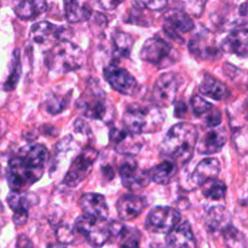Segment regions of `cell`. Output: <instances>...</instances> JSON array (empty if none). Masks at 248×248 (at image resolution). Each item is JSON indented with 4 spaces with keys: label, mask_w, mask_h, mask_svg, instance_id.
Here are the masks:
<instances>
[{
    "label": "cell",
    "mask_w": 248,
    "mask_h": 248,
    "mask_svg": "<svg viewBox=\"0 0 248 248\" xmlns=\"http://www.w3.org/2000/svg\"><path fill=\"white\" fill-rule=\"evenodd\" d=\"M135 2L138 7H142V9L161 11L167 6L169 0H135Z\"/></svg>",
    "instance_id": "cell-36"
},
{
    "label": "cell",
    "mask_w": 248,
    "mask_h": 248,
    "mask_svg": "<svg viewBox=\"0 0 248 248\" xmlns=\"http://www.w3.org/2000/svg\"><path fill=\"white\" fill-rule=\"evenodd\" d=\"M47 248H67V247H65V245L58 242V244H50L47 246Z\"/></svg>",
    "instance_id": "cell-44"
},
{
    "label": "cell",
    "mask_w": 248,
    "mask_h": 248,
    "mask_svg": "<svg viewBox=\"0 0 248 248\" xmlns=\"http://www.w3.org/2000/svg\"><path fill=\"white\" fill-rule=\"evenodd\" d=\"M104 78L116 92L132 96L137 90V80L126 69L116 64H110L104 69Z\"/></svg>",
    "instance_id": "cell-11"
},
{
    "label": "cell",
    "mask_w": 248,
    "mask_h": 248,
    "mask_svg": "<svg viewBox=\"0 0 248 248\" xmlns=\"http://www.w3.org/2000/svg\"><path fill=\"white\" fill-rule=\"evenodd\" d=\"M5 224H6V217H5V210H4V206H2L1 201H0V229H2Z\"/></svg>",
    "instance_id": "cell-43"
},
{
    "label": "cell",
    "mask_w": 248,
    "mask_h": 248,
    "mask_svg": "<svg viewBox=\"0 0 248 248\" xmlns=\"http://www.w3.org/2000/svg\"><path fill=\"white\" fill-rule=\"evenodd\" d=\"M227 143V135L222 130H211L206 132L198 143V152L202 155H212L219 153Z\"/></svg>",
    "instance_id": "cell-21"
},
{
    "label": "cell",
    "mask_w": 248,
    "mask_h": 248,
    "mask_svg": "<svg viewBox=\"0 0 248 248\" xmlns=\"http://www.w3.org/2000/svg\"><path fill=\"white\" fill-rule=\"evenodd\" d=\"M177 172V165L174 161H164L149 171L150 181L157 184H167Z\"/></svg>",
    "instance_id": "cell-28"
},
{
    "label": "cell",
    "mask_w": 248,
    "mask_h": 248,
    "mask_svg": "<svg viewBox=\"0 0 248 248\" xmlns=\"http://www.w3.org/2000/svg\"><path fill=\"white\" fill-rule=\"evenodd\" d=\"M47 10L46 0H21L15 7V14L21 19H34Z\"/></svg>",
    "instance_id": "cell-24"
},
{
    "label": "cell",
    "mask_w": 248,
    "mask_h": 248,
    "mask_svg": "<svg viewBox=\"0 0 248 248\" xmlns=\"http://www.w3.org/2000/svg\"><path fill=\"white\" fill-rule=\"evenodd\" d=\"M118 239L120 240L119 248H140V234L137 229L124 227Z\"/></svg>",
    "instance_id": "cell-32"
},
{
    "label": "cell",
    "mask_w": 248,
    "mask_h": 248,
    "mask_svg": "<svg viewBox=\"0 0 248 248\" xmlns=\"http://www.w3.org/2000/svg\"><path fill=\"white\" fill-rule=\"evenodd\" d=\"M120 178L123 186L130 190H138L148 186L150 181L149 172L138 169L136 162L126 161L120 166Z\"/></svg>",
    "instance_id": "cell-14"
},
{
    "label": "cell",
    "mask_w": 248,
    "mask_h": 248,
    "mask_svg": "<svg viewBox=\"0 0 248 248\" xmlns=\"http://www.w3.org/2000/svg\"><path fill=\"white\" fill-rule=\"evenodd\" d=\"M174 55L176 52L172 46L157 36L148 39L140 50V58L143 61L157 65L159 68L169 67V64L173 63L176 61L173 58Z\"/></svg>",
    "instance_id": "cell-7"
},
{
    "label": "cell",
    "mask_w": 248,
    "mask_h": 248,
    "mask_svg": "<svg viewBox=\"0 0 248 248\" xmlns=\"http://www.w3.org/2000/svg\"><path fill=\"white\" fill-rule=\"evenodd\" d=\"M202 189V194L207 199H212V200H222L225 198L227 194V186L223 182L218 181L217 178L210 179V181L205 182L201 186Z\"/></svg>",
    "instance_id": "cell-31"
},
{
    "label": "cell",
    "mask_w": 248,
    "mask_h": 248,
    "mask_svg": "<svg viewBox=\"0 0 248 248\" xmlns=\"http://www.w3.org/2000/svg\"><path fill=\"white\" fill-rule=\"evenodd\" d=\"M78 108L86 118L96 119L104 123L110 121L114 115L113 107L98 86L91 87L84 92L78 102Z\"/></svg>",
    "instance_id": "cell-5"
},
{
    "label": "cell",
    "mask_w": 248,
    "mask_h": 248,
    "mask_svg": "<svg viewBox=\"0 0 248 248\" xmlns=\"http://www.w3.org/2000/svg\"><path fill=\"white\" fill-rule=\"evenodd\" d=\"M48 150L38 143L24 145L7 166L6 179L11 191L23 193L43 177L48 162Z\"/></svg>",
    "instance_id": "cell-1"
},
{
    "label": "cell",
    "mask_w": 248,
    "mask_h": 248,
    "mask_svg": "<svg viewBox=\"0 0 248 248\" xmlns=\"http://www.w3.org/2000/svg\"><path fill=\"white\" fill-rule=\"evenodd\" d=\"M80 206L84 211V215L91 216V217L101 220H107L108 218V205H107L106 198L101 194H84L80 199Z\"/></svg>",
    "instance_id": "cell-16"
},
{
    "label": "cell",
    "mask_w": 248,
    "mask_h": 248,
    "mask_svg": "<svg viewBox=\"0 0 248 248\" xmlns=\"http://www.w3.org/2000/svg\"><path fill=\"white\" fill-rule=\"evenodd\" d=\"M145 207L144 199L137 195H124L116 203V210L121 220H133L143 212Z\"/></svg>",
    "instance_id": "cell-19"
},
{
    "label": "cell",
    "mask_w": 248,
    "mask_h": 248,
    "mask_svg": "<svg viewBox=\"0 0 248 248\" xmlns=\"http://www.w3.org/2000/svg\"><path fill=\"white\" fill-rule=\"evenodd\" d=\"M190 103L191 109H193L194 114H195L196 116L203 115V114L208 113V111H211L213 109L212 104L208 103L205 98H202V97L199 96V94H195V96L191 98Z\"/></svg>",
    "instance_id": "cell-34"
},
{
    "label": "cell",
    "mask_w": 248,
    "mask_h": 248,
    "mask_svg": "<svg viewBox=\"0 0 248 248\" xmlns=\"http://www.w3.org/2000/svg\"><path fill=\"white\" fill-rule=\"evenodd\" d=\"M110 140L115 145V150L120 154H137L143 145V140L136 133L128 130H118L113 128L110 131Z\"/></svg>",
    "instance_id": "cell-15"
},
{
    "label": "cell",
    "mask_w": 248,
    "mask_h": 248,
    "mask_svg": "<svg viewBox=\"0 0 248 248\" xmlns=\"http://www.w3.org/2000/svg\"><path fill=\"white\" fill-rule=\"evenodd\" d=\"M182 79L178 74L167 73L161 75L153 87V98L157 107H169L173 103L181 86Z\"/></svg>",
    "instance_id": "cell-10"
},
{
    "label": "cell",
    "mask_w": 248,
    "mask_h": 248,
    "mask_svg": "<svg viewBox=\"0 0 248 248\" xmlns=\"http://www.w3.org/2000/svg\"><path fill=\"white\" fill-rule=\"evenodd\" d=\"M165 115L157 106L130 104L124 113V126L136 135L154 133L164 125Z\"/></svg>",
    "instance_id": "cell-3"
},
{
    "label": "cell",
    "mask_w": 248,
    "mask_h": 248,
    "mask_svg": "<svg viewBox=\"0 0 248 248\" xmlns=\"http://www.w3.org/2000/svg\"><path fill=\"white\" fill-rule=\"evenodd\" d=\"M150 248H162L161 246H160V245H157V244H155V245H152V247Z\"/></svg>",
    "instance_id": "cell-46"
},
{
    "label": "cell",
    "mask_w": 248,
    "mask_h": 248,
    "mask_svg": "<svg viewBox=\"0 0 248 248\" xmlns=\"http://www.w3.org/2000/svg\"><path fill=\"white\" fill-rule=\"evenodd\" d=\"M74 232L81 235L90 246L99 248L111 237L110 227L107 220L97 219L91 216H80L74 224Z\"/></svg>",
    "instance_id": "cell-6"
},
{
    "label": "cell",
    "mask_w": 248,
    "mask_h": 248,
    "mask_svg": "<svg viewBox=\"0 0 248 248\" xmlns=\"http://www.w3.org/2000/svg\"><path fill=\"white\" fill-rule=\"evenodd\" d=\"M16 248H35V246H34L33 242L31 241V239L27 235L22 234L17 237Z\"/></svg>",
    "instance_id": "cell-39"
},
{
    "label": "cell",
    "mask_w": 248,
    "mask_h": 248,
    "mask_svg": "<svg viewBox=\"0 0 248 248\" xmlns=\"http://www.w3.org/2000/svg\"><path fill=\"white\" fill-rule=\"evenodd\" d=\"M199 89L203 96H207L216 101H222L228 96L227 86L212 75H205Z\"/></svg>",
    "instance_id": "cell-27"
},
{
    "label": "cell",
    "mask_w": 248,
    "mask_h": 248,
    "mask_svg": "<svg viewBox=\"0 0 248 248\" xmlns=\"http://www.w3.org/2000/svg\"><path fill=\"white\" fill-rule=\"evenodd\" d=\"M60 31H62V28L50 23V22L43 21L35 23L31 27V38L34 43L45 44L52 39H57L60 35Z\"/></svg>",
    "instance_id": "cell-26"
},
{
    "label": "cell",
    "mask_w": 248,
    "mask_h": 248,
    "mask_svg": "<svg viewBox=\"0 0 248 248\" xmlns=\"http://www.w3.org/2000/svg\"><path fill=\"white\" fill-rule=\"evenodd\" d=\"M97 155H98V153L90 148V149L82 152L79 156H77V159H74V161L70 165L64 179H63L65 186H77L81 182H84L91 173Z\"/></svg>",
    "instance_id": "cell-9"
},
{
    "label": "cell",
    "mask_w": 248,
    "mask_h": 248,
    "mask_svg": "<svg viewBox=\"0 0 248 248\" xmlns=\"http://www.w3.org/2000/svg\"><path fill=\"white\" fill-rule=\"evenodd\" d=\"M194 22L186 12L179 10H171L166 14L164 19L165 34L171 39L182 41V35L193 31Z\"/></svg>",
    "instance_id": "cell-13"
},
{
    "label": "cell",
    "mask_w": 248,
    "mask_h": 248,
    "mask_svg": "<svg viewBox=\"0 0 248 248\" xmlns=\"http://www.w3.org/2000/svg\"><path fill=\"white\" fill-rule=\"evenodd\" d=\"M206 225L211 232H222L230 225V215L223 206H215L210 208L206 215Z\"/></svg>",
    "instance_id": "cell-25"
},
{
    "label": "cell",
    "mask_w": 248,
    "mask_h": 248,
    "mask_svg": "<svg viewBox=\"0 0 248 248\" xmlns=\"http://www.w3.org/2000/svg\"><path fill=\"white\" fill-rule=\"evenodd\" d=\"M181 223V215L178 211L169 206H157L148 215L145 220L147 230L156 234H169L172 229Z\"/></svg>",
    "instance_id": "cell-8"
},
{
    "label": "cell",
    "mask_w": 248,
    "mask_h": 248,
    "mask_svg": "<svg viewBox=\"0 0 248 248\" xmlns=\"http://www.w3.org/2000/svg\"><path fill=\"white\" fill-rule=\"evenodd\" d=\"M222 48L240 57L248 56V29H235L223 41Z\"/></svg>",
    "instance_id": "cell-22"
},
{
    "label": "cell",
    "mask_w": 248,
    "mask_h": 248,
    "mask_svg": "<svg viewBox=\"0 0 248 248\" xmlns=\"http://www.w3.org/2000/svg\"><path fill=\"white\" fill-rule=\"evenodd\" d=\"M7 205L14 212L12 219L17 227H22L27 223L29 216V207L31 202L29 195L23 191V193H17V191H11L7 196Z\"/></svg>",
    "instance_id": "cell-18"
},
{
    "label": "cell",
    "mask_w": 248,
    "mask_h": 248,
    "mask_svg": "<svg viewBox=\"0 0 248 248\" xmlns=\"http://www.w3.org/2000/svg\"><path fill=\"white\" fill-rule=\"evenodd\" d=\"M189 51L199 60L212 61L219 57V48L216 45L215 38L208 31L203 29L189 41Z\"/></svg>",
    "instance_id": "cell-12"
},
{
    "label": "cell",
    "mask_w": 248,
    "mask_h": 248,
    "mask_svg": "<svg viewBox=\"0 0 248 248\" xmlns=\"http://www.w3.org/2000/svg\"><path fill=\"white\" fill-rule=\"evenodd\" d=\"M174 113H176L177 118L184 116L186 113V106L183 101H179L178 103L174 104Z\"/></svg>",
    "instance_id": "cell-41"
},
{
    "label": "cell",
    "mask_w": 248,
    "mask_h": 248,
    "mask_svg": "<svg viewBox=\"0 0 248 248\" xmlns=\"http://www.w3.org/2000/svg\"><path fill=\"white\" fill-rule=\"evenodd\" d=\"M19 75H21V58H19L18 50H16L14 52V56H12L11 72H10V75L6 81L4 82L2 89L5 91H12L16 87L17 82H18Z\"/></svg>",
    "instance_id": "cell-33"
},
{
    "label": "cell",
    "mask_w": 248,
    "mask_h": 248,
    "mask_svg": "<svg viewBox=\"0 0 248 248\" xmlns=\"http://www.w3.org/2000/svg\"><path fill=\"white\" fill-rule=\"evenodd\" d=\"M220 121H222V116H220L219 111L213 110L212 114H207L205 124L207 127H216V126L219 125Z\"/></svg>",
    "instance_id": "cell-38"
},
{
    "label": "cell",
    "mask_w": 248,
    "mask_h": 248,
    "mask_svg": "<svg viewBox=\"0 0 248 248\" xmlns=\"http://www.w3.org/2000/svg\"><path fill=\"white\" fill-rule=\"evenodd\" d=\"M198 142V131L195 126L186 123H179L169 130L165 136L160 153L164 156L172 157L179 162H188L193 156Z\"/></svg>",
    "instance_id": "cell-2"
},
{
    "label": "cell",
    "mask_w": 248,
    "mask_h": 248,
    "mask_svg": "<svg viewBox=\"0 0 248 248\" xmlns=\"http://www.w3.org/2000/svg\"><path fill=\"white\" fill-rule=\"evenodd\" d=\"M101 7L104 10H114L124 1V0H97Z\"/></svg>",
    "instance_id": "cell-40"
},
{
    "label": "cell",
    "mask_w": 248,
    "mask_h": 248,
    "mask_svg": "<svg viewBox=\"0 0 248 248\" xmlns=\"http://www.w3.org/2000/svg\"><path fill=\"white\" fill-rule=\"evenodd\" d=\"M220 171V164L215 157H207L199 162L190 177L193 186H201L205 182L217 178Z\"/></svg>",
    "instance_id": "cell-20"
},
{
    "label": "cell",
    "mask_w": 248,
    "mask_h": 248,
    "mask_svg": "<svg viewBox=\"0 0 248 248\" xmlns=\"http://www.w3.org/2000/svg\"><path fill=\"white\" fill-rule=\"evenodd\" d=\"M64 12L70 23L84 22L91 17V2L90 0H64Z\"/></svg>",
    "instance_id": "cell-23"
},
{
    "label": "cell",
    "mask_w": 248,
    "mask_h": 248,
    "mask_svg": "<svg viewBox=\"0 0 248 248\" xmlns=\"http://www.w3.org/2000/svg\"><path fill=\"white\" fill-rule=\"evenodd\" d=\"M245 107H246V116L248 119V99L246 101V103H245Z\"/></svg>",
    "instance_id": "cell-45"
},
{
    "label": "cell",
    "mask_w": 248,
    "mask_h": 248,
    "mask_svg": "<svg viewBox=\"0 0 248 248\" xmlns=\"http://www.w3.org/2000/svg\"><path fill=\"white\" fill-rule=\"evenodd\" d=\"M67 106V101L63 97L52 94L50 98L46 101V110L51 114H58L63 110Z\"/></svg>",
    "instance_id": "cell-35"
},
{
    "label": "cell",
    "mask_w": 248,
    "mask_h": 248,
    "mask_svg": "<svg viewBox=\"0 0 248 248\" xmlns=\"http://www.w3.org/2000/svg\"><path fill=\"white\" fill-rule=\"evenodd\" d=\"M239 14H240V17H241L245 22H248V0L240 6Z\"/></svg>",
    "instance_id": "cell-42"
},
{
    "label": "cell",
    "mask_w": 248,
    "mask_h": 248,
    "mask_svg": "<svg viewBox=\"0 0 248 248\" xmlns=\"http://www.w3.org/2000/svg\"><path fill=\"white\" fill-rule=\"evenodd\" d=\"M114 57L123 60L130 56L133 46V39L130 34L124 31H116L113 36Z\"/></svg>",
    "instance_id": "cell-29"
},
{
    "label": "cell",
    "mask_w": 248,
    "mask_h": 248,
    "mask_svg": "<svg viewBox=\"0 0 248 248\" xmlns=\"http://www.w3.org/2000/svg\"><path fill=\"white\" fill-rule=\"evenodd\" d=\"M56 237L61 244L69 245L74 241V230L70 229L68 225H61L56 230Z\"/></svg>",
    "instance_id": "cell-37"
},
{
    "label": "cell",
    "mask_w": 248,
    "mask_h": 248,
    "mask_svg": "<svg viewBox=\"0 0 248 248\" xmlns=\"http://www.w3.org/2000/svg\"><path fill=\"white\" fill-rule=\"evenodd\" d=\"M222 234L225 246L228 248H247V240L245 235L232 224L225 228Z\"/></svg>",
    "instance_id": "cell-30"
},
{
    "label": "cell",
    "mask_w": 248,
    "mask_h": 248,
    "mask_svg": "<svg viewBox=\"0 0 248 248\" xmlns=\"http://www.w3.org/2000/svg\"><path fill=\"white\" fill-rule=\"evenodd\" d=\"M85 56L81 48L70 41H58L50 48L45 57V64L52 74L62 75L77 70L84 64Z\"/></svg>",
    "instance_id": "cell-4"
},
{
    "label": "cell",
    "mask_w": 248,
    "mask_h": 248,
    "mask_svg": "<svg viewBox=\"0 0 248 248\" xmlns=\"http://www.w3.org/2000/svg\"><path fill=\"white\" fill-rule=\"evenodd\" d=\"M166 244L169 248H196V240L188 222L179 223L167 234Z\"/></svg>",
    "instance_id": "cell-17"
}]
</instances>
